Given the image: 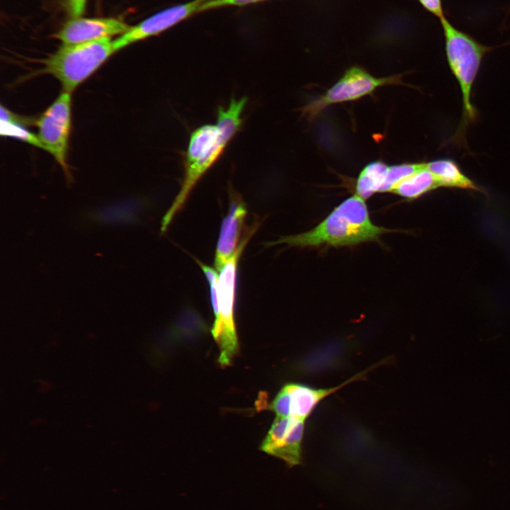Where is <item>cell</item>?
<instances>
[{
    "label": "cell",
    "mask_w": 510,
    "mask_h": 510,
    "mask_svg": "<svg viewBox=\"0 0 510 510\" xmlns=\"http://www.w3.org/2000/svg\"><path fill=\"white\" fill-rule=\"evenodd\" d=\"M246 103L247 99L244 97L232 98L227 108L220 106L217 108L216 124L203 125L191 133L184 158L181 189L162 218V232L167 230L196 185L217 162L240 130Z\"/></svg>",
    "instance_id": "obj_1"
},
{
    "label": "cell",
    "mask_w": 510,
    "mask_h": 510,
    "mask_svg": "<svg viewBox=\"0 0 510 510\" xmlns=\"http://www.w3.org/2000/svg\"><path fill=\"white\" fill-rule=\"evenodd\" d=\"M392 231L375 225L365 200L355 194L338 205L312 230L281 237L268 245L285 244L300 248L353 246L379 242L381 235Z\"/></svg>",
    "instance_id": "obj_2"
},
{
    "label": "cell",
    "mask_w": 510,
    "mask_h": 510,
    "mask_svg": "<svg viewBox=\"0 0 510 510\" xmlns=\"http://www.w3.org/2000/svg\"><path fill=\"white\" fill-rule=\"evenodd\" d=\"M439 22L445 39L447 62L462 94L463 116L454 138L463 140L468 126L477 119L478 113L472 102V88L482 60L492 47L481 44L457 28L446 16Z\"/></svg>",
    "instance_id": "obj_3"
},
{
    "label": "cell",
    "mask_w": 510,
    "mask_h": 510,
    "mask_svg": "<svg viewBox=\"0 0 510 510\" xmlns=\"http://www.w3.org/2000/svg\"><path fill=\"white\" fill-rule=\"evenodd\" d=\"M259 226V223L255 222L246 230L237 249L222 268L218 276V314L215 317L211 332L220 349L218 363L222 367L230 366L239 351L234 314L238 264L246 245Z\"/></svg>",
    "instance_id": "obj_4"
},
{
    "label": "cell",
    "mask_w": 510,
    "mask_h": 510,
    "mask_svg": "<svg viewBox=\"0 0 510 510\" xmlns=\"http://www.w3.org/2000/svg\"><path fill=\"white\" fill-rule=\"evenodd\" d=\"M115 52L110 37L63 45L45 60L43 71L58 79L63 91L72 94Z\"/></svg>",
    "instance_id": "obj_5"
},
{
    "label": "cell",
    "mask_w": 510,
    "mask_h": 510,
    "mask_svg": "<svg viewBox=\"0 0 510 510\" xmlns=\"http://www.w3.org/2000/svg\"><path fill=\"white\" fill-rule=\"evenodd\" d=\"M402 78V74L377 78L362 67H351L323 95L307 103L302 114L312 121L327 106L357 100L383 86L401 84Z\"/></svg>",
    "instance_id": "obj_6"
},
{
    "label": "cell",
    "mask_w": 510,
    "mask_h": 510,
    "mask_svg": "<svg viewBox=\"0 0 510 510\" xmlns=\"http://www.w3.org/2000/svg\"><path fill=\"white\" fill-rule=\"evenodd\" d=\"M71 108L72 94L63 91L36 120L37 137L42 148L50 153L65 171H67Z\"/></svg>",
    "instance_id": "obj_7"
},
{
    "label": "cell",
    "mask_w": 510,
    "mask_h": 510,
    "mask_svg": "<svg viewBox=\"0 0 510 510\" xmlns=\"http://www.w3.org/2000/svg\"><path fill=\"white\" fill-rule=\"evenodd\" d=\"M305 421L293 416H277L260 446L261 450L284 460L290 467L300 465Z\"/></svg>",
    "instance_id": "obj_8"
},
{
    "label": "cell",
    "mask_w": 510,
    "mask_h": 510,
    "mask_svg": "<svg viewBox=\"0 0 510 510\" xmlns=\"http://www.w3.org/2000/svg\"><path fill=\"white\" fill-rule=\"evenodd\" d=\"M203 1L194 0L165 8L148 17L113 41L115 51L139 40L158 35L200 11Z\"/></svg>",
    "instance_id": "obj_9"
},
{
    "label": "cell",
    "mask_w": 510,
    "mask_h": 510,
    "mask_svg": "<svg viewBox=\"0 0 510 510\" xmlns=\"http://www.w3.org/2000/svg\"><path fill=\"white\" fill-rule=\"evenodd\" d=\"M130 27L113 18H74L55 35L63 45H74L123 34Z\"/></svg>",
    "instance_id": "obj_10"
},
{
    "label": "cell",
    "mask_w": 510,
    "mask_h": 510,
    "mask_svg": "<svg viewBox=\"0 0 510 510\" xmlns=\"http://www.w3.org/2000/svg\"><path fill=\"white\" fill-rule=\"evenodd\" d=\"M230 195L228 213L222 220L215 251V267L217 271L222 270L237 249L247 214L242 198L234 192Z\"/></svg>",
    "instance_id": "obj_11"
},
{
    "label": "cell",
    "mask_w": 510,
    "mask_h": 510,
    "mask_svg": "<svg viewBox=\"0 0 510 510\" xmlns=\"http://www.w3.org/2000/svg\"><path fill=\"white\" fill-rule=\"evenodd\" d=\"M367 369L353 375L341 385L329 388H314L298 383H288L283 388L285 391L289 404V416L307 420L317 405L326 397L341 387L356 380L362 379L369 372Z\"/></svg>",
    "instance_id": "obj_12"
},
{
    "label": "cell",
    "mask_w": 510,
    "mask_h": 510,
    "mask_svg": "<svg viewBox=\"0 0 510 510\" xmlns=\"http://www.w3.org/2000/svg\"><path fill=\"white\" fill-rule=\"evenodd\" d=\"M426 166L436 177L439 187L481 191L452 159H438L426 162Z\"/></svg>",
    "instance_id": "obj_13"
},
{
    "label": "cell",
    "mask_w": 510,
    "mask_h": 510,
    "mask_svg": "<svg viewBox=\"0 0 510 510\" xmlns=\"http://www.w3.org/2000/svg\"><path fill=\"white\" fill-rule=\"evenodd\" d=\"M438 188V183L434 174L427 169L425 162L421 169L401 181L390 193L407 200H414Z\"/></svg>",
    "instance_id": "obj_14"
},
{
    "label": "cell",
    "mask_w": 510,
    "mask_h": 510,
    "mask_svg": "<svg viewBox=\"0 0 510 510\" xmlns=\"http://www.w3.org/2000/svg\"><path fill=\"white\" fill-rule=\"evenodd\" d=\"M389 166L381 161L367 164L356 183V195L366 200L375 193H383Z\"/></svg>",
    "instance_id": "obj_15"
},
{
    "label": "cell",
    "mask_w": 510,
    "mask_h": 510,
    "mask_svg": "<svg viewBox=\"0 0 510 510\" xmlns=\"http://www.w3.org/2000/svg\"><path fill=\"white\" fill-rule=\"evenodd\" d=\"M4 123L6 125H4L5 135L18 137L33 145L42 148L38 137L26 130L23 128L24 125L12 122H4Z\"/></svg>",
    "instance_id": "obj_16"
},
{
    "label": "cell",
    "mask_w": 510,
    "mask_h": 510,
    "mask_svg": "<svg viewBox=\"0 0 510 510\" xmlns=\"http://www.w3.org/2000/svg\"><path fill=\"white\" fill-rule=\"evenodd\" d=\"M263 1L265 0H210L202 3L200 11L229 6H242Z\"/></svg>",
    "instance_id": "obj_17"
},
{
    "label": "cell",
    "mask_w": 510,
    "mask_h": 510,
    "mask_svg": "<svg viewBox=\"0 0 510 510\" xmlns=\"http://www.w3.org/2000/svg\"><path fill=\"white\" fill-rule=\"evenodd\" d=\"M418 1L424 9H426L428 12L431 13L434 16L437 17L439 21L446 17L442 0Z\"/></svg>",
    "instance_id": "obj_18"
},
{
    "label": "cell",
    "mask_w": 510,
    "mask_h": 510,
    "mask_svg": "<svg viewBox=\"0 0 510 510\" xmlns=\"http://www.w3.org/2000/svg\"><path fill=\"white\" fill-rule=\"evenodd\" d=\"M68 10L73 18H79L84 13L86 0H67Z\"/></svg>",
    "instance_id": "obj_19"
},
{
    "label": "cell",
    "mask_w": 510,
    "mask_h": 510,
    "mask_svg": "<svg viewBox=\"0 0 510 510\" xmlns=\"http://www.w3.org/2000/svg\"><path fill=\"white\" fill-rule=\"evenodd\" d=\"M200 1H210V0H200Z\"/></svg>",
    "instance_id": "obj_20"
}]
</instances>
